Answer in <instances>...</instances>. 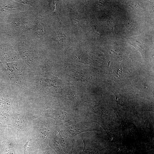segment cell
Wrapping results in <instances>:
<instances>
[{
    "mask_svg": "<svg viewBox=\"0 0 154 154\" xmlns=\"http://www.w3.org/2000/svg\"><path fill=\"white\" fill-rule=\"evenodd\" d=\"M49 114L52 117L60 123L67 121L70 118V115L61 111L50 112Z\"/></svg>",
    "mask_w": 154,
    "mask_h": 154,
    "instance_id": "cell-1",
    "label": "cell"
},
{
    "mask_svg": "<svg viewBox=\"0 0 154 154\" xmlns=\"http://www.w3.org/2000/svg\"><path fill=\"white\" fill-rule=\"evenodd\" d=\"M33 31L35 36L39 37H41L44 33L43 27L39 23L34 25Z\"/></svg>",
    "mask_w": 154,
    "mask_h": 154,
    "instance_id": "cell-2",
    "label": "cell"
},
{
    "mask_svg": "<svg viewBox=\"0 0 154 154\" xmlns=\"http://www.w3.org/2000/svg\"><path fill=\"white\" fill-rule=\"evenodd\" d=\"M48 132V129L47 127L43 125L42 126L40 129V137L43 138H45L46 137Z\"/></svg>",
    "mask_w": 154,
    "mask_h": 154,
    "instance_id": "cell-3",
    "label": "cell"
},
{
    "mask_svg": "<svg viewBox=\"0 0 154 154\" xmlns=\"http://www.w3.org/2000/svg\"><path fill=\"white\" fill-rule=\"evenodd\" d=\"M15 125L18 128L23 126L25 124L24 119L23 118L17 117L15 119Z\"/></svg>",
    "mask_w": 154,
    "mask_h": 154,
    "instance_id": "cell-4",
    "label": "cell"
},
{
    "mask_svg": "<svg viewBox=\"0 0 154 154\" xmlns=\"http://www.w3.org/2000/svg\"><path fill=\"white\" fill-rule=\"evenodd\" d=\"M4 34L3 17L0 15V40L3 38V35Z\"/></svg>",
    "mask_w": 154,
    "mask_h": 154,
    "instance_id": "cell-5",
    "label": "cell"
},
{
    "mask_svg": "<svg viewBox=\"0 0 154 154\" xmlns=\"http://www.w3.org/2000/svg\"><path fill=\"white\" fill-rule=\"evenodd\" d=\"M31 139H29L26 142L24 146V152L23 154H27L28 153L30 147L31 146Z\"/></svg>",
    "mask_w": 154,
    "mask_h": 154,
    "instance_id": "cell-6",
    "label": "cell"
},
{
    "mask_svg": "<svg viewBox=\"0 0 154 154\" xmlns=\"http://www.w3.org/2000/svg\"><path fill=\"white\" fill-rule=\"evenodd\" d=\"M2 126L0 124V130L2 128Z\"/></svg>",
    "mask_w": 154,
    "mask_h": 154,
    "instance_id": "cell-7",
    "label": "cell"
}]
</instances>
